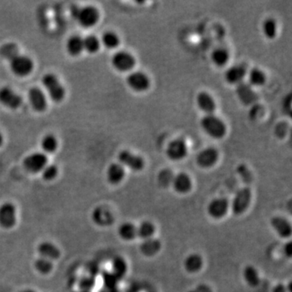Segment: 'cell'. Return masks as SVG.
I'll list each match as a JSON object with an SVG mask.
<instances>
[{"label": "cell", "instance_id": "6da1fadb", "mask_svg": "<svg viewBox=\"0 0 292 292\" xmlns=\"http://www.w3.org/2000/svg\"><path fill=\"white\" fill-rule=\"evenodd\" d=\"M201 127L209 137L223 138L227 133L225 123L215 115H206L201 120Z\"/></svg>", "mask_w": 292, "mask_h": 292}, {"label": "cell", "instance_id": "7a4b0ae2", "mask_svg": "<svg viewBox=\"0 0 292 292\" xmlns=\"http://www.w3.org/2000/svg\"><path fill=\"white\" fill-rule=\"evenodd\" d=\"M252 201V191L250 187H241L236 191L233 199L230 203V209L234 215L240 216L246 212Z\"/></svg>", "mask_w": 292, "mask_h": 292}, {"label": "cell", "instance_id": "3957f363", "mask_svg": "<svg viewBox=\"0 0 292 292\" xmlns=\"http://www.w3.org/2000/svg\"><path fill=\"white\" fill-rule=\"evenodd\" d=\"M42 84L48 92L53 101L59 103L63 100L65 90L58 78L52 73H47L42 77Z\"/></svg>", "mask_w": 292, "mask_h": 292}, {"label": "cell", "instance_id": "277c9868", "mask_svg": "<svg viewBox=\"0 0 292 292\" xmlns=\"http://www.w3.org/2000/svg\"><path fill=\"white\" fill-rule=\"evenodd\" d=\"M17 222V207L12 202L0 205V227L4 229H12Z\"/></svg>", "mask_w": 292, "mask_h": 292}, {"label": "cell", "instance_id": "5b68a950", "mask_svg": "<svg viewBox=\"0 0 292 292\" xmlns=\"http://www.w3.org/2000/svg\"><path fill=\"white\" fill-rule=\"evenodd\" d=\"M73 14L80 26L84 28L92 27L99 22V11L94 7L87 6L76 9Z\"/></svg>", "mask_w": 292, "mask_h": 292}, {"label": "cell", "instance_id": "8992f818", "mask_svg": "<svg viewBox=\"0 0 292 292\" xmlns=\"http://www.w3.org/2000/svg\"><path fill=\"white\" fill-rule=\"evenodd\" d=\"M10 67L12 72L18 76H26L34 69V63L30 57L26 55H14L11 59Z\"/></svg>", "mask_w": 292, "mask_h": 292}, {"label": "cell", "instance_id": "52a82bcc", "mask_svg": "<svg viewBox=\"0 0 292 292\" xmlns=\"http://www.w3.org/2000/svg\"><path fill=\"white\" fill-rule=\"evenodd\" d=\"M229 210L230 202L225 198H215L207 206L209 216L216 220L224 218Z\"/></svg>", "mask_w": 292, "mask_h": 292}, {"label": "cell", "instance_id": "ba28073f", "mask_svg": "<svg viewBox=\"0 0 292 292\" xmlns=\"http://www.w3.org/2000/svg\"><path fill=\"white\" fill-rule=\"evenodd\" d=\"M166 157L171 161L178 162L186 158L187 154V145L182 138L175 139L170 141L166 149Z\"/></svg>", "mask_w": 292, "mask_h": 292}, {"label": "cell", "instance_id": "9c48e42d", "mask_svg": "<svg viewBox=\"0 0 292 292\" xmlns=\"http://www.w3.org/2000/svg\"><path fill=\"white\" fill-rule=\"evenodd\" d=\"M48 158L42 153H34L26 157L23 161V166L27 171L33 174L42 172L47 166Z\"/></svg>", "mask_w": 292, "mask_h": 292}, {"label": "cell", "instance_id": "30bf717a", "mask_svg": "<svg viewBox=\"0 0 292 292\" xmlns=\"http://www.w3.org/2000/svg\"><path fill=\"white\" fill-rule=\"evenodd\" d=\"M112 66L119 72H128L134 67L136 60L134 56L128 51H119L113 55Z\"/></svg>", "mask_w": 292, "mask_h": 292}, {"label": "cell", "instance_id": "8fae6325", "mask_svg": "<svg viewBox=\"0 0 292 292\" xmlns=\"http://www.w3.org/2000/svg\"><path fill=\"white\" fill-rule=\"evenodd\" d=\"M118 158L120 165L126 166L135 172L141 171L143 170L145 166V161L143 158L128 150H123L120 152Z\"/></svg>", "mask_w": 292, "mask_h": 292}, {"label": "cell", "instance_id": "7c38bea8", "mask_svg": "<svg viewBox=\"0 0 292 292\" xmlns=\"http://www.w3.org/2000/svg\"><path fill=\"white\" fill-rule=\"evenodd\" d=\"M126 81L128 87L135 92H145L150 86V80L147 75L140 71L129 74Z\"/></svg>", "mask_w": 292, "mask_h": 292}, {"label": "cell", "instance_id": "4fadbf2b", "mask_svg": "<svg viewBox=\"0 0 292 292\" xmlns=\"http://www.w3.org/2000/svg\"><path fill=\"white\" fill-rule=\"evenodd\" d=\"M22 98L9 87L0 88V103L10 109H17L22 104Z\"/></svg>", "mask_w": 292, "mask_h": 292}, {"label": "cell", "instance_id": "5bb4252c", "mask_svg": "<svg viewBox=\"0 0 292 292\" xmlns=\"http://www.w3.org/2000/svg\"><path fill=\"white\" fill-rule=\"evenodd\" d=\"M91 218L93 223L99 227H107L112 225L115 221L113 214L111 210L103 206H99L92 210Z\"/></svg>", "mask_w": 292, "mask_h": 292}, {"label": "cell", "instance_id": "9a60e30c", "mask_svg": "<svg viewBox=\"0 0 292 292\" xmlns=\"http://www.w3.org/2000/svg\"><path fill=\"white\" fill-rule=\"evenodd\" d=\"M236 92L238 99L244 105H252L258 100V96L252 87L244 81L237 84Z\"/></svg>", "mask_w": 292, "mask_h": 292}, {"label": "cell", "instance_id": "2e32d148", "mask_svg": "<svg viewBox=\"0 0 292 292\" xmlns=\"http://www.w3.org/2000/svg\"><path fill=\"white\" fill-rule=\"evenodd\" d=\"M219 160V152L214 148H206L197 156L196 161L202 168H210L215 166Z\"/></svg>", "mask_w": 292, "mask_h": 292}, {"label": "cell", "instance_id": "e0dca14e", "mask_svg": "<svg viewBox=\"0 0 292 292\" xmlns=\"http://www.w3.org/2000/svg\"><path fill=\"white\" fill-rule=\"evenodd\" d=\"M270 225L276 231L277 236L282 239H288L291 236L292 227L290 222L282 216H274L270 219Z\"/></svg>", "mask_w": 292, "mask_h": 292}, {"label": "cell", "instance_id": "ac0fdd59", "mask_svg": "<svg viewBox=\"0 0 292 292\" xmlns=\"http://www.w3.org/2000/svg\"><path fill=\"white\" fill-rule=\"evenodd\" d=\"M171 186L177 193L186 194L191 191L192 181L188 174L180 172L174 175Z\"/></svg>", "mask_w": 292, "mask_h": 292}, {"label": "cell", "instance_id": "d6986e66", "mask_svg": "<svg viewBox=\"0 0 292 292\" xmlns=\"http://www.w3.org/2000/svg\"><path fill=\"white\" fill-rule=\"evenodd\" d=\"M29 100L32 108L36 112H42L47 108V102L44 93L38 87H33L29 91Z\"/></svg>", "mask_w": 292, "mask_h": 292}, {"label": "cell", "instance_id": "ffe728a7", "mask_svg": "<svg viewBox=\"0 0 292 292\" xmlns=\"http://www.w3.org/2000/svg\"><path fill=\"white\" fill-rule=\"evenodd\" d=\"M38 254L40 257L48 259L50 261H55L61 256L59 248L50 241H43L38 244L37 248Z\"/></svg>", "mask_w": 292, "mask_h": 292}, {"label": "cell", "instance_id": "44dd1931", "mask_svg": "<svg viewBox=\"0 0 292 292\" xmlns=\"http://www.w3.org/2000/svg\"><path fill=\"white\" fill-rule=\"evenodd\" d=\"M247 74V68L243 64L231 66L225 72V80L231 84H238L243 82Z\"/></svg>", "mask_w": 292, "mask_h": 292}, {"label": "cell", "instance_id": "7402d4cb", "mask_svg": "<svg viewBox=\"0 0 292 292\" xmlns=\"http://www.w3.org/2000/svg\"><path fill=\"white\" fill-rule=\"evenodd\" d=\"M197 105L206 115H213L216 110L214 98L207 92H201L197 96Z\"/></svg>", "mask_w": 292, "mask_h": 292}, {"label": "cell", "instance_id": "603a6c76", "mask_svg": "<svg viewBox=\"0 0 292 292\" xmlns=\"http://www.w3.org/2000/svg\"><path fill=\"white\" fill-rule=\"evenodd\" d=\"M140 252L143 256L152 257L158 254L162 248V244L158 239L150 238L143 240L140 244Z\"/></svg>", "mask_w": 292, "mask_h": 292}, {"label": "cell", "instance_id": "cb8c5ba5", "mask_svg": "<svg viewBox=\"0 0 292 292\" xmlns=\"http://www.w3.org/2000/svg\"><path fill=\"white\" fill-rule=\"evenodd\" d=\"M204 265V261L200 254L191 253L186 256L183 261V268L189 273H196L200 271Z\"/></svg>", "mask_w": 292, "mask_h": 292}, {"label": "cell", "instance_id": "d4e9b609", "mask_svg": "<svg viewBox=\"0 0 292 292\" xmlns=\"http://www.w3.org/2000/svg\"><path fill=\"white\" fill-rule=\"evenodd\" d=\"M125 176L124 167L120 163H112L107 170V179L112 185H117L122 182Z\"/></svg>", "mask_w": 292, "mask_h": 292}, {"label": "cell", "instance_id": "484cf974", "mask_svg": "<svg viewBox=\"0 0 292 292\" xmlns=\"http://www.w3.org/2000/svg\"><path fill=\"white\" fill-rule=\"evenodd\" d=\"M117 232L119 236L125 241H132L137 237V226L130 222H126L120 225Z\"/></svg>", "mask_w": 292, "mask_h": 292}, {"label": "cell", "instance_id": "4316f807", "mask_svg": "<svg viewBox=\"0 0 292 292\" xmlns=\"http://www.w3.org/2000/svg\"><path fill=\"white\" fill-rule=\"evenodd\" d=\"M243 277L246 283L251 287H256L261 282L257 269L252 265H247L243 271Z\"/></svg>", "mask_w": 292, "mask_h": 292}, {"label": "cell", "instance_id": "83f0119b", "mask_svg": "<svg viewBox=\"0 0 292 292\" xmlns=\"http://www.w3.org/2000/svg\"><path fill=\"white\" fill-rule=\"evenodd\" d=\"M111 271L117 277L120 281L123 277H125L128 272V264L125 259L123 258L122 256H116L112 260Z\"/></svg>", "mask_w": 292, "mask_h": 292}, {"label": "cell", "instance_id": "f1b7e54d", "mask_svg": "<svg viewBox=\"0 0 292 292\" xmlns=\"http://www.w3.org/2000/svg\"><path fill=\"white\" fill-rule=\"evenodd\" d=\"M156 227L154 223L149 221H144L137 227V237L142 240L154 237Z\"/></svg>", "mask_w": 292, "mask_h": 292}, {"label": "cell", "instance_id": "f546056e", "mask_svg": "<svg viewBox=\"0 0 292 292\" xmlns=\"http://www.w3.org/2000/svg\"><path fill=\"white\" fill-rule=\"evenodd\" d=\"M67 51L70 55L72 56H77L82 52L84 50L83 46V38H80L77 35H74L67 40Z\"/></svg>", "mask_w": 292, "mask_h": 292}, {"label": "cell", "instance_id": "4dcf8cb0", "mask_svg": "<svg viewBox=\"0 0 292 292\" xmlns=\"http://www.w3.org/2000/svg\"><path fill=\"white\" fill-rule=\"evenodd\" d=\"M211 60L217 67H223L229 60V53L224 48H217L211 54Z\"/></svg>", "mask_w": 292, "mask_h": 292}, {"label": "cell", "instance_id": "1f68e13d", "mask_svg": "<svg viewBox=\"0 0 292 292\" xmlns=\"http://www.w3.org/2000/svg\"><path fill=\"white\" fill-rule=\"evenodd\" d=\"M34 269L38 273L42 275H47L51 273L54 268V264L52 261L43 257H38L34 263Z\"/></svg>", "mask_w": 292, "mask_h": 292}, {"label": "cell", "instance_id": "d6a6232c", "mask_svg": "<svg viewBox=\"0 0 292 292\" xmlns=\"http://www.w3.org/2000/svg\"><path fill=\"white\" fill-rule=\"evenodd\" d=\"M248 80L251 86H261L265 84L266 77L264 72L259 68H252L248 73Z\"/></svg>", "mask_w": 292, "mask_h": 292}, {"label": "cell", "instance_id": "836d02e7", "mask_svg": "<svg viewBox=\"0 0 292 292\" xmlns=\"http://www.w3.org/2000/svg\"><path fill=\"white\" fill-rule=\"evenodd\" d=\"M262 32L264 36L272 40L277 35V23L271 18L264 21L262 24Z\"/></svg>", "mask_w": 292, "mask_h": 292}, {"label": "cell", "instance_id": "e575fe53", "mask_svg": "<svg viewBox=\"0 0 292 292\" xmlns=\"http://www.w3.org/2000/svg\"><path fill=\"white\" fill-rule=\"evenodd\" d=\"M102 42L108 49H115L120 45V38L114 32L108 31L103 34L102 37Z\"/></svg>", "mask_w": 292, "mask_h": 292}, {"label": "cell", "instance_id": "d590c367", "mask_svg": "<svg viewBox=\"0 0 292 292\" xmlns=\"http://www.w3.org/2000/svg\"><path fill=\"white\" fill-rule=\"evenodd\" d=\"M83 46L87 52L93 54L97 52L100 49V41L94 35H88L83 39Z\"/></svg>", "mask_w": 292, "mask_h": 292}, {"label": "cell", "instance_id": "8d00e7d4", "mask_svg": "<svg viewBox=\"0 0 292 292\" xmlns=\"http://www.w3.org/2000/svg\"><path fill=\"white\" fill-rule=\"evenodd\" d=\"M41 145L46 153H54L58 147V141L53 135H46L42 138Z\"/></svg>", "mask_w": 292, "mask_h": 292}, {"label": "cell", "instance_id": "74e56055", "mask_svg": "<svg viewBox=\"0 0 292 292\" xmlns=\"http://www.w3.org/2000/svg\"><path fill=\"white\" fill-rule=\"evenodd\" d=\"M174 174L169 169H163L158 175V182L161 187H167L172 183Z\"/></svg>", "mask_w": 292, "mask_h": 292}, {"label": "cell", "instance_id": "f35d334b", "mask_svg": "<svg viewBox=\"0 0 292 292\" xmlns=\"http://www.w3.org/2000/svg\"><path fill=\"white\" fill-rule=\"evenodd\" d=\"M103 285L104 288L113 289L117 288L120 280L112 271H105L103 273Z\"/></svg>", "mask_w": 292, "mask_h": 292}, {"label": "cell", "instance_id": "ab89813d", "mask_svg": "<svg viewBox=\"0 0 292 292\" xmlns=\"http://www.w3.org/2000/svg\"><path fill=\"white\" fill-rule=\"evenodd\" d=\"M58 168L55 165H49L46 166L43 170H42V179L46 181H51L55 179L58 175Z\"/></svg>", "mask_w": 292, "mask_h": 292}, {"label": "cell", "instance_id": "60d3db41", "mask_svg": "<svg viewBox=\"0 0 292 292\" xmlns=\"http://www.w3.org/2000/svg\"><path fill=\"white\" fill-rule=\"evenodd\" d=\"M237 172L244 183L248 184V183H250L252 182V174H251L250 170H248V167L245 165L241 164L238 166Z\"/></svg>", "mask_w": 292, "mask_h": 292}, {"label": "cell", "instance_id": "b9f144b4", "mask_svg": "<svg viewBox=\"0 0 292 292\" xmlns=\"http://www.w3.org/2000/svg\"><path fill=\"white\" fill-rule=\"evenodd\" d=\"M95 285V278L93 277H85L80 280L79 286L80 290L88 292Z\"/></svg>", "mask_w": 292, "mask_h": 292}, {"label": "cell", "instance_id": "7bdbcfd3", "mask_svg": "<svg viewBox=\"0 0 292 292\" xmlns=\"http://www.w3.org/2000/svg\"><path fill=\"white\" fill-rule=\"evenodd\" d=\"M187 292H213L212 289L206 284H200Z\"/></svg>", "mask_w": 292, "mask_h": 292}, {"label": "cell", "instance_id": "ee69618b", "mask_svg": "<svg viewBox=\"0 0 292 292\" xmlns=\"http://www.w3.org/2000/svg\"><path fill=\"white\" fill-rule=\"evenodd\" d=\"M283 253L286 257L290 258L292 256V247L291 242L289 241L286 244H284L283 246Z\"/></svg>", "mask_w": 292, "mask_h": 292}, {"label": "cell", "instance_id": "f6af8a7d", "mask_svg": "<svg viewBox=\"0 0 292 292\" xmlns=\"http://www.w3.org/2000/svg\"><path fill=\"white\" fill-rule=\"evenodd\" d=\"M271 292H288L286 286L282 283H277L272 288Z\"/></svg>", "mask_w": 292, "mask_h": 292}, {"label": "cell", "instance_id": "bcb514c9", "mask_svg": "<svg viewBox=\"0 0 292 292\" xmlns=\"http://www.w3.org/2000/svg\"><path fill=\"white\" fill-rule=\"evenodd\" d=\"M100 292H119L118 287L113 288V289H108V288H104L102 291Z\"/></svg>", "mask_w": 292, "mask_h": 292}, {"label": "cell", "instance_id": "7dc6e473", "mask_svg": "<svg viewBox=\"0 0 292 292\" xmlns=\"http://www.w3.org/2000/svg\"><path fill=\"white\" fill-rule=\"evenodd\" d=\"M20 292H36L35 290H33V289H30V288H28V289H25V290H21Z\"/></svg>", "mask_w": 292, "mask_h": 292}, {"label": "cell", "instance_id": "c3c4849f", "mask_svg": "<svg viewBox=\"0 0 292 292\" xmlns=\"http://www.w3.org/2000/svg\"><path fill=\"white\" fill-rule=\"evenodd\" d=\"M3 142H4V137H3V135L0 133V146L3 145Z\"/></svg>", "mask_w": 292, "mask_h": 292}, {"label": "cell", "instance_id": "681fc988", "mask_svg": "<svg viewBox=\"0 0 292 292\" xmlns=\"http://www.w3.org/2000/svg\"><path fill=\"white\" fill-rule=\"evenodd\" d=\"M73 292H85V291H82V290H78V291H73Z\"/></svg>", "mask_w": 292, "mask_h": 292}]
</instances>
